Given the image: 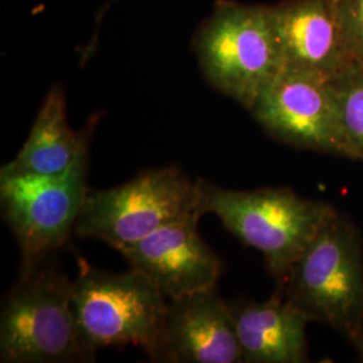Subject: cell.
<instances>
[{"instance_id":"1","label":"cell","mask_w":363,"mask_h":363,"mask_svg":"<svg viewBox=\"0 0 363 363\" xmlns=\"http://www.w3.org/2000/svg\"><path fill=\"white\" fill-rule=\"evenodd\" d=\"M196 183L199 214L217 216L230 233L259 250L277 283L337 211L289 187L229 190L205 179Z\"/></svg>"},{"instance_id":"2","label":"cell","mask_w":363,"mask_h":363,"mask_svg":"<svg viewBox=\"0 0 363 363\" xmlns=\"http://www.w3.org/2000/svg\"><path fill=\"white\" fill-rule=\"evenodd\" d=\"M194 50L208 84L247 111L286 66L271 6L217 0Z\"/></svg>"},{"instance_id":"3","label":"cell","mask_w":363,"mask_h":363,"mask_svg":"<svg viewBox=\"0 0 363 363\" xmlns=\"http://www.w3.org/2000/svg\"><path fill=\"white\" fill-rule=\"evenodd\" d=\"M310 322L358 345L363 328V250L357 228L335 211L279 283Z\"/></svg>"},{"instance_id":"4","label":"cell","mask_w":363,"mask_h":363,"mask_svg":"<svg viewBox=\"0 0 363 363\" xmlns=\"http://www.w3.org/2000/svg\"><path fill=\"white\" fill-rule=\"evenodd\" d=\"M73 281L42 267L21 272L3 298L0 362H91L72 308Z\"/></svg>"},{"instance_id":"5","label":"cell","mask_w":363,"mask_h":363,"mask_svg":"<svg viewBox=\"0 0 363 363\" xmlns=\"http://www.w3.org/2000/svg\"><path fill=\"white\" fill-rule=\"evenodd\" d=\"M167 298L133 269L111 273L82 264L73 280L72 308L89 359L105 347L139 346L155 350Z\"/></svg>"},{"instance_id":"6","label":"cell","mask_w":363,"mask_h":363,"mask_svg":"<svg viewBox=\"0 0 363 363\" xmlns=\"http://www.w3.org/2000/svg\"><path fill=\"white\" fill-rule=\"evenodd\" d=\"M195 211L196 181L174 166L148 169L117 187L89 189L74 230L121 252Z\"/></svg>"},{"instance_id":"7","label":"cell","mask_w":363,"mask_h":363,"mask_svg":"<svg viewBox=\"0 0 363 363\" xmlns=\"http://www.w3.org/2000/svg\"><path fill=\"white\" fill-rule=\"evenodd\" d=\"M86 174L88 156L64 175H0L1 213L21 249V272L40 265L76 229Z\"/></svg>"},{"instance_id":"8","label":"cell","mask_w":363,"mask_h":363,"mask_svg":"<svg viewBox=\"0 0 363 363\" xmlns=\"http://www.w3.org/2000/svg\"><path fill=\"white\" fill-rule=\"evenodd\" d=\"M249 112L262 130L283 143L339 155L330 78L284 67Z\"/></svg>"},{"instance_id":"9","label":"cell","mask_w":363,"mask_h":363,"mask_svg":"<svg viewBox=\"0 0 363 363\" xmlns=\"http://www.w3.org/2000/svg\"><path fill=\"white\" fill-rule=\"evenodd\" d=\"M154 362H244L230 304L208 288L182 298H167Z\"/></svg>"},{"instance_id":"10","label":"cell","mask_w":363,"mask_h":363,"mask_svg":"<svg viewBox=\"0 0 363 363\" xmlns=\"http://www.w3.org/2000/svg\"><path fill=\"white\" fill-rule=\"evenodd\" d=\"M195 211L169 223L120 253L130 269L143 274L167 298L217 286L222 259L198 232Z\"/></svg>"},{"instance_id":"11","label":"cell","mask_w":363,"mask_h":363,"mask_svg":"<svg viewBox=\"0 0 363 363\" xmlns=\"http://www.w3.org/2000/svg\"><path fill=\"white\" fill-rule=\"evenodd\" d=\"M284 67L337 77L352 65L331 0H286L271 6Z\"/></svg>"},{"instance_id":"12","label":"cell","mask_w":363,"mask_h":363,"mask_svg":"<svg viewBox=\"0 0 363 363\" xmlns=\"http://www.w3.org/2000/svg\"><path fill=\"white\" fill-rule=\"evenodd\" d=\"M244 362L308 361V318L281 294L262 303H229Z\"/></svg>"},{"instance_id":"13","label":"cell","mask_w":363,"mask_h":363,"mask_svg":"<svg viewBox=\"0 0 363 363\" xmlns=\"http://www.w3.org/2000/svg\"><path fill=\"white\" fill-rule=\"evenodd\" d=\"M91 130L70 128L66 115L65 93L61 85L48 91L28 138L0 175L57 177L73 169L88 156Z\"/></svg>"},{"instance_id":"14","label":"cell","mask_w":363,"mask_h":363,"mask_svg":"<svg viewBox=\"0 0 363 363\" xmlns=\"http://www.w3.org/2000/svg\"><path fill=\"white\" fill-rule=\"evenodd\" d=\"M339 155L363 160V66L331 78Z\"/></svg>"},{"instance_id":"15","label":"cell","mask_w":363,"mask_h":363,"mask_svg":"<svg viewBox=\"0 0 363 363\" xmlns=\"http://www.w3.org/2000/svg\"><path fill=\"white\" fill-rule=\"evenodd\" d=\"M352 64L363 66V0H331Z\"/></svg>"},{"instance_id":"16","label":"cell","mask_w":363,"mask_h":363,"mask_svg":"<svg viewBox=\"0 0 363 363\" xmlns=\"http://www.w3.org/2000/svg\"><path fill=\"white\" fill-rule=\"evenodd\" d=\"M115 1H116V0H108V1L105 3L104 6H103V9H101V10H100V13H99V18H97V25L101 22V19L104 18L105 13L108 11V9H109V7H111V6H112Z\"/></svg>"},{"instance_id":"17","label":"cell","mask_w":363,"mask_h":363,"mask_svg":"<svg viewBox=\"0 0 363 363\" xmlns=\"http://www.w3.org/2000/svg\"><path fill=\"white\" fill-rule=\"evenodd\" d=\"M358 346L361 347V351H362V357H363V328H362V334H361V337H359V342H358Z\"/></svg>"}]
</instances>
